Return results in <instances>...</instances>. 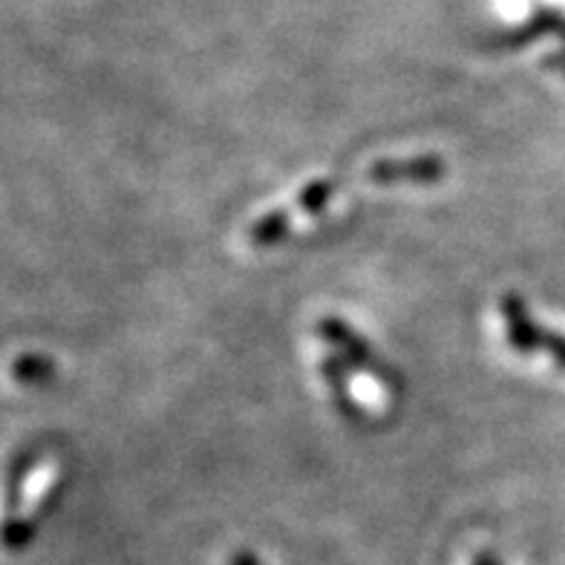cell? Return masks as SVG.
<instances>
[{
  "mask_svg": "<svg viewBox=\"0 0 565 565\" xmlns=\"http://www.w3.org/2000/svg\"><path fill=\"white\" fill-rule=\"evenodd\" d=\"M499 312H502V320H505V335L513 350L520 352V355H531V352L543 350L545 329L531 318L529 306H525V300L520 295H513V291L502 295Z\"/></svg>",
  "mask_w": 565,
  "mask_h": 565,
  "instance_id": "cell-3",
  "label": "cell"
},
{
  "mask_svg": "<svg viewBox=\"0 0 565 565\" xmlns=\"http://www.w3.org/2000/svg\"><path fill=\"white\" fill-rule=\"evenodd\" d=\"M231 565H260V559L254 557V554H248V551H239V554L231 557Z\"/></svg>",
  "mask_w": 565,
  "mask_h": 565,
  "instance_id": "cell-10",
  "label": "cell"
},
{
  "mask_svg": "<svg viewBox=\"0 0 565 565\" xmlns=\"http://www.w3.org/2000/svg\"><path fill=\"white\" fill-rule=\"evenodd\" d=\"M289 228H291L289 211H268L266 216H260V220L248 228V243L257 248L277 246L280 239H286Z\"/></svg>",
  "mask_w": 565,
  "mask_h": 565,
  "instance_id": "cell-5",
  "label": "cell"
},
{
  "mask_svg": "<svg viewBox=\"0 0 565 565\" xmlns=\"http://www.w3.org/2000/svg\"><path fill=\"white\" fill-rule=\"evenodd\" d=\"M366 179L375 185H398V182H416L430 185L445 179V162L439 157H416V159H379L370 164Z\"/></svg>",
  "mask_w": 565,
  "mask_h": 565,
  "instance_id": "cell-2",
  "label": "cell"
},
{
  "mask_svg": "<svg viewBox=\"0 0 565 565\" xmlns=\"http://www.w3.org/2000/svg\"><path fill=\"white\" fill-rule=\"evenodd\" d=\"M12 372H15V379L21 381V384H44V381H50V375H53V364L46 361V358L41 355H23L18 358L15 366H12Z\"/></svg>",
  "mask_w": 565,
  "mask_h": 565,
  "instance_id": "cell-7",
  "label": "cell"
},
{
  "mask_svg": "<svg viewBox=\"0 0 565 565\" xmlns=\"http://www.w3.org/2000/svg\"><path fill=\"white\" fill-rule=\"evenodd\" d=\"M35 536V525L30 520H12L7 525V545L9 548H23L32 543Z\"/></svg>",
  "mask_w": 565,
  "mask_h": 565,
  "instance_id": "cell-8",
  "label": "cell"
},
{
  "mask_svg": "<svg viewBox=\"0 0 565 565\" xmlns=\"http://www.w3.org/2000/svg\"><path fill=\"white\" fill-rule=\"evenodd\" d=\"M315 329H318V335L323 338L329 347H335L338 355H341L347 364L358 366V370H364V372H372V375H375V379H379L384 387H390V390L402 387L398 372H395L393 366L384 364V361L379 358V352L372 350L370 343L358 335L355 329H352L347 320L323 318V320H318V327Z\"/></svg>",
  "mask_w": 565,
  "mask_h": 565,
  "instance_id": "cell-1",
  "label": "cell"
},
{
  "mask_svg": "<svg viewBox=\"0 0 565 565\" xmlns=\"http://www.w3.org/2000/svg\"><path fill=\"white\" fill-rule=\"evenodd\" d=\"M332 196H335V179H312V182L300 191L298 209L303 211V214L315 216L320 214V211H327Z\"/></svg>",
  "mask_w": 565,
  "mask_h": 565,
  "instance_id": "cell-6",
  "label": "cell"
},
{
  "mask_svg": "<svg viewBox=\"0 0 565 565\" xmlns=\"http://www.w3.org/2000/svg\"><path fill=\"white\" fill-rule=\"evenodd\" d=\"M473 565H502V563H499V557L493 554V551H479L477 557H473Z\"/></svg>",
  "mask_w": 565,
  "mask_h": 565,
  "instance_id": "cell-11",
  "label": "cell"
},
{
  "mask_svg": "<svg viewBox=\"0 0 565 565\" xmlns=\"http://www.w3.org/2000/svg\"><path fill=\"white\" fill-rule=\"evenodd\" d=\"M343 364H347L343 358H323V361H320V372H323V379H327V387H329V393H332V402H335V407L341 409L343 416L352 418V422H361V418H364V409L358 407Z\"/></svg>",
  "mask_w": 565,
  "mask_h": 565,
  "instance_id": "cell-4",
  "label": "cell"
},
{
  "mask_svg": "<svg viewBox=\"0 0 565 565\" xmlns=\"http://www.w3.org/2000/svg\"><path fill=\"white\" fill-rule=\"evenodd\" d=\"M543 350L548 352V355L554 358V361H557V364L565 370V338L563 335H557V332H548V329H545Z\"/></svg>",
  "mask_w": 565,
  "mask_h": 565,
  "instance_id": "cell-9",
  "label": "cell"
}]
</instances>
